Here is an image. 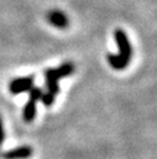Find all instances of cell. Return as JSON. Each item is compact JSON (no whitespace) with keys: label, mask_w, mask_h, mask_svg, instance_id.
Masks as SVG:
<instances>
[{"label":"cell","mask_w":157,"mask_h":159,"mask_svg":"<svg viewBox=\"0 0 157 159\" xmlns=\"http://www.w3.org/2000/svg\"><path fill=\"white\" fill-rule=\"evenodd\" d=\"M114 37H115V41H116L120 51L117 55H111V53L108 55V62L114 70L120 71V70L125 68L126 66H129V63L131 61V56H132V47H131L129 37L124 30L116 29L114 31Z\"/></svg>","instance_id":"2"},{"label":"cell","mask_w":157,"mask_h":159,"mask_svg":"<svg viewBox=\"0 0 157 159\" xmlns=\"http://www.w3.org/2000/svg\"><path fill=\"white\" fill-rule=\"evenodd\" d=\"M74 72V65L72 62H64L57 68H47L45 70V84L46 93H42L41 101L45 106L49 107L54 102L56 94L59 92V80L62 77H67Z\"/></svg>","instance_id":"1"},{"label":"cell","mask_w":157,"mask_h":159,"mask_svg":"<svg viewBox=\"0 0 157 159\" xmlns=\"http://www.w3.org/2000/svg\"><path fill=\"white\" fill-rule=\"evenodd\" d=\"M33 82H35L33 76H25V77L14 78L9 83V91L12 94H20L23 92H28L33 87Z\"/></svg>","instance_id":"4"},{"label":"cell","mask_w":157,"mask_h":159,"mask_svg":"<svg viewBox=\"0 0 157 159\" xmlns=\"http://www.w3.org/2000/svg\"><path fill=\"white\" fill-rule=\"evenodd\" d=\"M47 20L51 25L58 29H64L66 26H68V17L61 10H51L47 14Z\"/></svg>","instance_id":"6"},{"label":"cell","mask_w":157,"mask_h":159,"mask_svg":"<svg viewBox=\"0 0 157 159\" xmlns=\"http://www.w3.org/2000/svg\"><path fill=\"white\" fill-rule=\"evenodd\" d=\"M33 150L30 145H20L6 150L1 154V159H28L32 157Z\"/></svg>","instance_id":"5"},{"label":"cell","mask_w":157,"mask_h":159,"mask_svg":"<svg viewBox=\"0 0 157 159\" xmlns=\"http://www.w3.org/2000/svg\"><path fill=\"white\" fill-rule=\"evenodd\" d=\"M28 93H30L28 101L23 106V111H22V116H23L25 122H32L33 120V118L36 116V104L38 101H41L43 92L40 87H32L28 91Z\"/></svg>","instance_id":"3"},{"label":"cell","mask_w":157,"mask_h":159,"mask_svg":"<svg viewBox=\"0 0 157 159\" xmlns=\"http://www.w3.org/2000/svg\"><path fill=\"white\" fill-rule=\"evenodd\" d=\"M4 137H5V133H4V125H2V120H1V117H0V147L4 142Z\"/></svg>","instance_id":"7"}]
</instances>
